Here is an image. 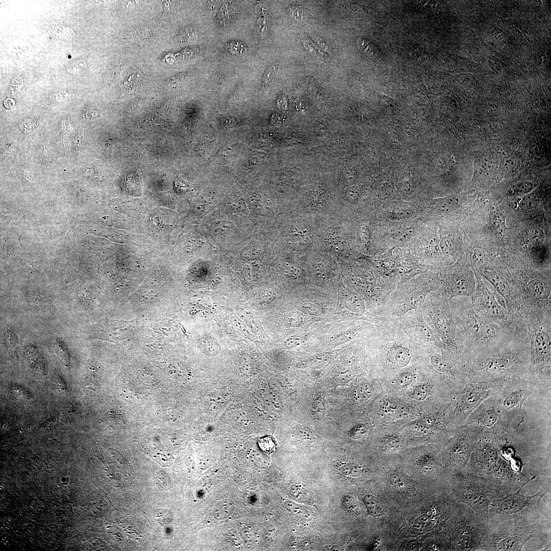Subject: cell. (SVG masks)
I'll return each instance as SVG.
<instances>
[{
    "mask_svg": "<svg viewBox=\"0 0 551 551\" xmlns=\"http://www.w3.org/2000/svg\"><path fill=\"white\" fill-rule=\"evenodd\" d=\"M195 33L196 30L195 29L189 28L184 30V32L182 31L179 32L177 35V37L178 38L181 40L185 39L184 38H185L186 37L187 39L191 38L192 37L195 36L196 35Z\"/></svg>",
    "mask_w": 551,
    "mask_h": 551,
    "instance_id": "52",
    "label": "cell"
},
{
    "mask_svg": "<svg viewBox=\"0 0 551 551\" xmlns=\"http://www.w3.org/2000/svg\"><path fill=\"white\" fill-rule=\"evenodd\" d=\"M380 463L376 481L402 511L415 507L440 492L416 479L405 467L400 455Z\"/></svg>",
    "mask_w": 551,
    "mask_h": 551,
    "instance_id": "6",
    "label": "cell"
},
{
    "mask_svg": "<svg viewBox=\"0 0 551 551\" xmlns=\"http://www.w3.org/2000/svg\"><path fill=\"white\" fill-rule=\"evenodd\" d=\"M235 504L229 498H225L216 503L213 510V516L217 520L229 517L234 512Z\"/></svg>",
    "mask_w": 551,
    "mask_h": 551,
    "instance_id": "29",
    "label": "cell"
},
{
    "mask_svg": "<svg viewBox=\"0 0 551 551\" xmlns=\"http://www.w3.org/2000/svg\"><path fill=\"white\" fill-rule=\"evenodd\" d=\"M493 156L500 161L511 155L508 148L503 145H496L491 150Z\"/></svg>",
    "mask_w": 551,
    "mask_h": 551,
    "instance_id": "42",
    "label": "cell"
},
{
    "mask_svg": "<svg viewBox=\"0 0 551 551\" xmlns=\"http://www.w3.org/2000/svg\"><path fill=\"white\" fill-rule=\"evenodd\" d=\"M464 423H473L483 432L502 436H506L510 429L492 395L477 407Z\"/></svg>",
    "mask_w": 551,
    "mask_h": 551,
    "instance_id": "23",
    "label": "cell"
},
{
    "mask_svg": "<svg viewBox=\"0 0 551 551\" xmlns=\"http://www.w3.org/2000/svg\"><path fill=\"white\" fill-rule=\"evenodd\" d=\"M250 475H249V474L248 473H247V472H244V473H242L240 475V479H239V480H240L239 481H240V483H242L243 484H244L246 482L248 483V480L251 479H249V477Z\"/></svg>",
    "mask_w": 551,
    "mask_h": 551,
    "instance_id": "56",
    "label": "cell"
},
{
    "mask_svg": "<svg viewBox=\"0 0 551 551\" xmlns=\"http://www.w3.org/2000/svg\"><path fill=\"white\" fill-rule=\"evenodd\" d=\"M528 157L532 163L536 167H543L550 162L548 150L541 144H534L531 146Z\"/></svg>",
    "mask_w": 551,
    "mask_h": 551,
    "instance_id": "27",
    "label": "cell"
},
{
    "mask_svg": "<svg viewBox=\"0 0 551 551\" xmlns=\"http://www.w3.org/2000/svg\"><path fill=\"white\" fill-rule=\"evenodd\" d=\"M420 310L445 349L460 363L464 350L463 337L455 322L449 301L444 292L440 290L430 293Z\"/></svg>",
    "mask_w": 551,
    "mask_h": 551,
    "instance_id": "8",
    "label": "cell"
},
{
    "mask_svg": "<svg viewBox=\"0 0 551 551\" xmlns=\"http://www.w3.org/2000/svg\"><path fill=\"white\" fill-rule=\"evenodd\" d=\"M240 536L241 538L247 543H253L255 539V535L252 530L247 528H243L241 530Z\"/></svg>",
    "mask_w": 551,
    "mask_h": 551,
    "instance_id": "48",
    "label": "cell"
},
{
    "mask_svg": "<svg viewBox=\"0 0 551 551\" xmlns=\"http://www.w3.org/2000/svg\"><path fill=\"white\" fill-rule=\"evenodd\" d=\"M228 537L232 543L236 545H240L242 543L241 538L237 532L234 529H232L228 532Z\"/></svg>",
    "mask_w": 551,
    "mask_h": 551,
    "instance_id": "49",
    "label": "cell"
},
{
    "mask_svg": "<svg viewBox=\"0 0 551 551\" xmlns=\"http://www.w3.org/2000/svg\"><path fill=\"white\" fill-rule=\"evenodd\" d=\"M439 290L432 284L400 287L390 295L379 316L399 320L409 312L420 309L427 296Z\"/></svg>",
    "mask_w": 551,
    "mask_h": 551,
    "instance_id": "21",
    "label": "cell"
},
{
    "mask_svg": "<svg viewBox=\"0 0 551 551\" xmlns=\"http://www.w3.org/2000/svg\"><path fill=\"white\" fill-rule=\"evenodd\" d=\"M441 448L434 445L409 447L400 457L405 467L419 481L437 491L449 492L450 473L441 461Z\"/></svg>",
    "mask_w": 551,
    "mask_h": 551,
    "instance_id": "12",
    "label": "cell"
},
{
    "mask_svg": "<svg viewBox=\"0 0 551 551\" xmlns=\"http://www.w3.org/2000/svg\"><path fill=\"white\" fill-rule=\"evenodd\" d=\"M172 515L168 510L165 509H158L154 513L155 521L161 524L167 523L172 520Z\"/></svg>",
    "mask_w": 551,
    "mask_h": 551,
    "instance_id": "41",
    "label": "cell"
},
{
    "mask_svg": "<svg viewBox=\"0 0 551 551\" xmlns=\"http://www.w3.org/2000/svg\"><path fill=\"white\" fill-rule=\"evenodd\" d=\"M266 19L264 16H260L257 21V30L258 33L262 35L266 27Z\"/></svg>",
    "mask_w": 551,
    "mask_h": 551,
    "instance_id": "50",
    "label": "cell"
},
{
    "mask_svg": "<svg viewBox=\"0 0 551 551\" xmlns=\"http://www.w3.org/2000/svg\"><path fill=\"white\" fill-rule=\"evenodd\" d=\"M452 393L423 364L416 380L402 398L420 413L439 410L448 404Z\"/></svg>",
    "mask_w": 551,
    "mask_h": 551,
    "instance_id": "16",
    "label": "cell"
},
{
    "mask_svg": "<svg viewBox=\"0 0 551 551\" xmlns=\"http://www.w3.org/2000/svg\"><path fill=\"white\" fill-rule=\"evenodd\" d=\"M489 221L494 232L499 236H503L507 229L505 216L497 211H492L489 216Z\"/></svg>",
    "mask_w": 551,
    "mask_h": 551,
    "instance_id": "33",
    "label": "cell"
},
{
    "mask_svg": "<svg viewBox=\"0 0 551 551\" xmlns=\"http://www.w3.org/2000/svg\"><path fill=\"white\" fill-rule=\"evenodd\" d=\"M252 462L257 466L264 467L268 463L266 457L258 450H253L249 455Z\"/></svg>",
    "mask_w": 551,
    "mask_h": 551,
    "instance_id": "40",
    "label": "cell"
},
{
    "mask_svg": "<svg viewBox=\"0 0 551 551\" xmlns=\"http://www.w3.org/2000/svg\"><path fill=\"white\" fill-rule=\"evenodd\" d=\"M522 489L506 492L502 497L491 502L487 516L489 524L512 520L520 525H529L546 519L541 500L547 490L542 488L533 495L525 496L520 493Z\"/></svg>",
    "mask_w": 551,
    "mask_h": 551,
    "instance_id": "10",
    "label": "cell"
},
{
    "mask_svg": "<svg viewBox=\"0 0 551 551\" xmlns=\"http://www.w3.org/2000/svg\"><path fill=\"white\" fill-rule=\"evenodd\" d=\"M372 429L367 423L359 421L354 423L347 432V435L352 440L361 442L369 438Z\"/></svg>",
    "mask_w": 551,
    "mask_h": 551,
    "instance_id": "28",
    "label": "cell"
},
{
    "mask_svg": "<svg viewBox=\"0 0 551 551\" xmlns=\"http://www.w3.org/2000/svg\"><path fill=\"white\" fill-rule=\"evenodd\" d=\"M539 203L540 198L538 194L531 192L521 196L518 207L521 210L529 211L536 208Z\"/></svg>",
    "mask_w": 551,
    "mask_h": 551,
    "instance_id": "34",
    "label": "cell"
},
{
    "mask_svg": "<svg viewBox=\"0 0 551 551\" xmlns=\"http://www.w3.org/2000/svg\"><path fill=\"white\" fill-rule=\"evenodd\" d=\"M260 449L264 452L270 453L272 452L275 447V444L272 439L268 437L260 439L258 443Z\"/></svg>",
    "mask_w": 551,
    "mask_h": 551,
    "instance_id": "44",
    "label": "cell"
},
{
    "mask_svg": "<svg viewBox=\"0 0 551 551\" xmlns=\"http://www.w3.org/2000/svg\"><path fill=\"white\" fill-rule=\"evenodd\" d=\"M537 388L538 387L529 373L504 379L492 395L510 428L514 419L517 417L523 418V404Z\"/></svg>",
    "mask_w": 551,
    "mask_h": 551,
    "instance_id": "18",
    "label": "cell"
},
{
    "mask_svg": "<svg viewBox=\"0 0 551 551\" xmlns=\"http://www.w3.org/2000/svg\"><path fill=\"white\" fill-rule=\"evenodd\" d=\"M86 66V63L83 60H76L71 63L67 66V70L71 73L80 72Z\"/></svg>",
    "mask_w": 551,
    "mask_h": 551,
    "instance_id": "45",
    "label": "cell"
},
{
    "mask_svg": "<svg viewBox=\"0 0 551 551\" xmlns=\"http://www.w3.org/2000/svg\"><path fill=\"white\" fill-rule=\"evenodd\" d=\"M424 364L452 394L461 390L469 379L462 371L459 362L445 348L427 347Z\"/></svg>",
    "mask_w": 551,
    "mask_h": 551,
    "instance_id": "20",
    "label": "cell"
},
{
    "mask_svg": "<svg viewBox=\"0 0 551 551\" xmlns=\"http://www.w3.org/2000/svg\"><path fill=\"white\" fill-rule=\"evenodd\" d=\"M457 503L449 491H440L403 511L402 522L396 536L398 550L404 542L411 540L418 541L420 549L423 542L442 532Z\"/></svg>",
    "mask_w": 551,
    "mask_h": 551,
    "instance_id": "4",
    "label": "cell"
},
{
    "mask_svg": "<svg viewBox=\"0 0 551 551\" xmlns=\"http://www.w3.org/2000/svg\"><path fill=\"white\" fill-rule=\"evenodd\" d=\"M449 485V493L456 502L487 519L491 502L505 495L496 485L465 468L451 473Z\"/></svg>",
    "mask_w": 551,
    "mask_h": 551,
    "instance_id": "9",
    "label": "cell"
},
{
    "mask_svg": "<svg viewBox=\"0 0 551 551\" xmlns=\"http://www.w3.org/2000/svg\"><path fill=\"white\" fill-rule=\"evenodd\" d=\"M478 281V285L470 297L475 312L499 324L513 338L529 341L525 320L510 313L497 302L495 291H490L479 279Z\"/></svg>",
    "mask_w": 551,
    "mask_h": 551,
    "instance_id": "15",
    "label": "cell"
},
{
    "mask_svg": "<svg viewBox=\"0 0 551 551\" xmlns=\"http://www.w3.org/2000/svg\"><path fill=\"white\" fill-rule=\"evenodd\" d=\"M533 188V184L530 181H524L517 184L513 190V194L517 196H522L531 192Z\"/></svg>",
    "mask_w": 551,
    "mask_h": 551,
    "instance_id": "38",
    "label": "cell"
},
{
    "mask_svg": "<svg viewBox=\"0 0 551 551\" xmlns=\"http://www.w3.org/2000/svg\"><path fill=\"white\" fill-rule=\"evenodd\" d=\"M290 320L291 325L294 327H299L303 324L306 321L303 314L298 311L292 313Z\"/></svg>",
    "mask_w": 551,
    "mask_h": 551,
    "instance_id": "47",
    "label": "cell"
},
{
    "mask_svg": "<svg viewBox=\"0 0 551 551\" xmlns=\"http://www.w3.org/2000/svg\"><path fill=\"white\" fill-rule=\"evenodd\" d=\"M449 305L455 322L464 339V350L460 359L516 339L497 323L477 313L470 297H454Z\"/></svg>",
    "mask_w": 551,
    "mask_h": 551,
    "instance_id": "5",
    "label": "cell"
},
{
    "mask_svg": "<svg viewBox=\"0 0 551 551\" xmlns=\"http://www.w3.org/2000/svg\"><path fill=\"white\" fill-rule=\"evenodd\" d=\"M446 406L436 411L421 413L400 425L407 447L425 445L442 447L452 435L455 426L446 414Z\"/></svg>",
    "mask_w": 551,
    "mask_h": 551,
    "instance_id": "13",
    "label": "cell"
},
{
    "mask_svg": "<svg viewBox=\"0 0 551 551\" xmlns=\"http://www.w3.org/2000/svg\"><path fill=\"white\" fill-rule=\"evenodd\" d=\"M489 530L478 550H521L532 539L550 545V518L535 523L520 525L512 520L489 524Z\"/></svg>",
    "mask_w": 551,
    "mask_h": 551,
    "instance_id": "7",
    "label": "cell"
},
{
    "mask_svg": "<svg viewBox=\"0 0 551 551\" xmlns=\"http://www.w3.org/2000/svg\"><path fill=\"white\" fill-rule=\"evenodd\" d=\"M215 477L212 474L205 476L202 479L199 484V488L205 493L209 492L214 488L216 480Z\"/></svg>",
    "mask_w": 551,
    "mask_h": 551,
    "instance_id": "39",
    "label": "cell"
},
{
    "mask_svg": "<svg viewBox=\"0 0 551 551\" xmlns=\"http://www.w3.org/2000/svg\"><path fill=\"white\" fill-rule=\"evenodd\" d=\"M482 429L473 423L455 425L449 439L442 446V464L451 473L464 469Z\"/></svg>",
    "mask_w": 551,
    "mask_h": 551,
    "instance_id": "19",
    "label": "cell"
},
{
    "mask_svg": "<svg viewBox=\"0 0 551 551\" xmlns=\"http://www.w3.org/2000/svg\"><path fill=\"white\" fill-rule=\"evenodd\" d=\"M529 236L531 241L533 242L538 243L542 240L541 232L537 229H533L529 233Z\"/></svg>",
    "mask_w": 551,
    "mask_h": 551,
    "instance_id": "53",
    "label": "cell"
},
{
    "mask_svg": "<svg viewBox=\"0 0 551 551\" xmlns=\"http://www.w3.org/2000/svg\"><path fill=\"white\" fill-rule=\"evenodd\" d=\"M293 435L297 439L306 443H314L316 439L315 433L308 428L297 427L293 430Z\"/></svg>",
    "mask_w": 551,
    "mask_h": 551,
    "instance_id": "35",
    "label": "cell"
},
{
    "mask_svg": "<svg viewBox=\"0 0 551 551\" xmlns=\"http://www.w3.org/2000/svg\"><path fill=\"white\" fill-rule=\"evenodd\" d=\"M400 425L375 427L373 449L379 462L398 456L407 448Z\"/></svg>",
    "mask_w": 551,
    "mask_h": 551,
    "instance_id": "24",
    "label": "cell"
},
{
    "mask_svg": "<svg viewBox=\"0 0 551 551\" xmlns=\"http://www.w3.org/2000/svg\"><path fill=\"white\" fill-rule=\"evenodd\" d=\"M285 505L287 510L297 519L305 521L311 520V513L304 507L291 501H286Z\"/></svg>",
    "mask_w": 551,
    "mask_h": 551,
    "instance_id": "32",
    "label": "cell"
},
{
    "mask_svg": "<svg viewBox=\"0 0 551 551\" xmlns=\"http://www.w3.org/2000/svg\"><path fill=\"white\" fill-rule=\"evenodd\" d=\"M279 69V63L274 62L270 64L266 69L263 78L262 85L264 86L268 85L274 78Z\"/></svg>",
    "mask_w": 551,
    "mask_h": 551,
    "instance_id": "37",
    "label": "cell"
},
{
    "mask_svg": "<svg viewBox=\"0 0 551 551\" xmlns=\"http://www.w3.org/2000/svg\"><path fill=\"white\" fill-rule=\"evenodd\" d=\"M507 443L506 436L482 432L465 468L494 484L505 493L516 491L534 478L522 472Z\"/></svg>",
    "mask_w": 551,
    "mask_h": 551,
    "instance_id": "2",
    "label": "cell"
},
{
    "mask_svg": "<svg viewBox=\"0 0 551 551\" xmlns=\"http://www.w3.org/2000/svg\"><path fill=\"white\" fill-rule=\"evenodd\" d=\"M302 307L310 315L319 316L322 314L324 312V310L322 307L315 303L311 302H306L304 303L302 305Z\"/></svg>",
    "mask_w": 551,
    "mask_h": 551,
    "instance_id": "43",
    "label": "cell"
},
{
    "mask_svg": "<svg viewBox=\"0 0 551 551\" xmlns=\"http://www.w3.org/2000/svg\"><path fill=\"white\" fill-rule=\"evenodd\" d=\"M429 240V242L430 243V245L432 247V248L434 249V251H438L439 248V242L438 241V239L437 238L436 235H431L430 237Z\"/></svg>",
    "mask_w": 551,
    "mask_h": 551,
    "instance_id": "54",
    "label": "cell"
},
{
    "mask_svg": "<svg viewBox=\"0 0 551 551\" xmlns=\"http://www.w3.org/2000/svg\"><path fill=\"white\" fill-rule=\"evenodd\" d=\"M398 320L408 334L425 346L445 348L433 329L426 322L420 309L409 312Z\"/></svg>",
    "mask_w": 551,
    "mask_h": 551,
    "instance_id": "25",
    "label": "cell"
},
{
    "mask_svg": "<svg viewBox=\"0 0 551 551\" xmlns=\"http://www.w3.org/2000/svg\"><path fill=\"white\" fill-rule=\"evenodd\" d=\"M462 371L474 381L515 378L529 373V341L513 339L499 345L463 356Z\"/></svg>",
    "mask_w": 551,
    "mask_h": 551,
    "instance_id": "3",
    "label": "cell"
},
{
    "mask_svg": "<svg viewBox=\"0 0 551 551\" xmlns=\"http://www.w3.org/2000/svg\"><path fill=\"white\" fill-rule=\"evenodd\" d=\"M473 273L466 266H460L450 270L442 288L447 299L456 297H471L475 289Z\"/></svg>",
    "mask_w": 551,
    "mask_h": 551,
    "instance_id": "26",
    "label": "cell"
},
{
    "mask_svg": "<svg viewBox=\"0 0 551 551\" xmlns=\"http://www.w3.org/2000/svg\"><path fill=\"white\" fill-rule=\"evenodd\" d=\"M342 505L344 511L349 516L358 517L361 515V505L352 495H346L343 498Z\"/></svg>",
    "mask_w": 551,
    "mask_h": 551,
    "instance_id": "31",
    "label": "cell"
},
{
    "mask_svg": "<svg viewBox=\"0 0 551 551\" xmlns=\"http://www.w3.org/2000/svg\"><path fill=\"white\" fill-rule=\"evenodd\" d=\"M371 410L375 428L403 424L421 414L403 399L384 392L374 400Z\"/></svg>",
    "mask_w": 551,
    "mask_h": 551,
    "instance_id": "22",
    "label": "cell"
},
{
    "mask_svg": "<svg viewBox=\"0 0 551 551\" xmlns=\"http://www.w3.org/2000/svg\"><path fill=\"white\" fill-rule=\"evenodd\" d=\"M306 335H298L294 336L290 338L288 344L290 346L299 345L306 340Z\"/></svg>",
    "mask_w": 551,
    "mask_h": 551,
    "instance_id": "51",
    "label": "cell"
},
{
    "mask_svg": "<svg viewBox=\"0 0 551 551\" xmlns=\"http://www.w3.org/2000/svg\"><path fill=\"white\" fill-rule=\"evenodd\" d=\"M489 530L488 519L464 504L457 503L443 531L450 550H478Z\"/></svg>",
    "mask_w": 551,
    "mask_h": 551,
    "instance_id": "11",
    "label": "cell"
},
{
    "mask_svg": "<svg viewBox=\"0 0 551 551\" xmlns=\"http://www.w3.org/2000/svg\"><path fill=\"white\" fill-rule=\"evenodd\" d=\"M504 379L483 382L469 379L461 390L452 394L446 408V414L452 424H464L470 413L494 393Z\"/></svg>",
    "mask_w": 551,
    "mask_h": 551,
    "instance_id": "17",
    "label": "cell"
},
{
    "mask_svg": "<svg viewBox=\"0 0 551 551\" xmlns=\"http://www.w3.org/2000/svg\"><path fill=\"white\" fill-rule=\"evenodd\" d=\"M426 348L404 330L398 320L377 325L371 341L376 380L381 384L423 365Z\"/></svg>",
    "mask_w": 551,
    "mask_h": 551,
    "instance_id": "1",
    "label": "cell"
},
{
    "mask_svg": "<svg viewBox=\"0 0 551 551\" xmlns=\"http://www.w3.org/2000/svg\"><path fill=\"white\" fill-rule=\"evenodd\" d=\"M463 200L458 195H451L438 199L435 204L436 207L443 212H449L459 208Z\"/></svg>",
    "mask_w": 551,
    "mask_h": 551,
    "instance_id": "30",
    "label": "cell"
},
{
    "mask_svg": "<svg viewBox=\"0 0 551 551\" xmlns=\"http://www.w3.org/2000/svg\"><path fill=\"white\" fill-rule=\"evenodd\" d=\"M322 404L320 401H316L314 403V413L321 415L323 413Z\"/></svg>",
    "mask_w": 551,
    "mask_h": 551,
    "instance_id": "55",
    "label": "cell"
},
{
    "mask_svg": "<svg viewBox=\"0 0 551 551\" xmlns=\"http://www.w3.org/2000/svg\"><path fill=\"white\" fill-rule=\"evenodd\" d=\"M500 162V168L507 172L516 170L520 165V159L515 154H511Z\"/></svg>",
    "mask_w": 551,
    "mask_h": 551,
    "instance_id": "36",
    "label": "cell"
},
{
    "mask_svg": "<svg viewBox=\"0 0 551 551\" xmlns=\"http://www.w3.org/2000/svg\"><path fill=\"white\" fill-rule=\"evenodd\" d=\"M439 247L443 253L446 255L451 254L454 248L452 241L448 237H444L441 239L439 243Z\"/></svg>",
    "mask_w": 551,
    "mask_h": 551,
    "instance_id": "46",
    "label": "cell"
},
{
    "mask_svg": "<svg viewBox=\"0 0 551 551\" xmlns=\"http://www.w3.org/2000/svg\"><path fill=\"white\" fill-rule=\"evenodd\" d=\"M529 338V373L538 388L550 389L551 323L525 319Z\"/></svg>",
    "mask_w": 551,
    "mask_h": 551,
    "instance_id": "14",
    "label": "cell"
}]
</instances>
